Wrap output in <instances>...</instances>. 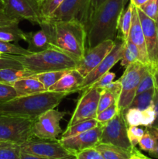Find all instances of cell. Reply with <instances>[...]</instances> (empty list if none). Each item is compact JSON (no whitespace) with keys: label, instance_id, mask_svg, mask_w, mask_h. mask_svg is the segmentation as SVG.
I'll return each instance as SVG.
<instances>
[{"label":"cell","instance_id":"6da1fadb","mask_svg":"<svg viewBox=\"0 0 158 159\" xmlns=\"http://www.w3.org/2000/svg\"><path fill=\"white\" fill-rule=\"evenodd\" d=\"M68 95V93L45 91L29 96H17L0 104V115L36 120L47 110L55 109Z\"/></svg>","mask_w":158,"mask_h":159},{"label":"cell","instance_id":"7a4b0ae2","mask_svg":"<svg viewBox=\"0 0 158 159\" xmlns=\"http://www.w3.org/2000/svg\"><path fill=\"white\" fill-rule=\"evenodd\" d=\"M47 21L50 29L51 48L59 50L80 61L87 50L85 26L77 20Z\"/></svg>","mask_w":158,"mask_h":159},{"label":"cell","instance_id":"3957f363","mask_svg":"<svg viewBox=\"0 0 158 159\" xmlns=\"http://www.w3.org/2000/svg\"><path fill=\"white\" fill-rule=\"evenodd\" d=\"M125 3V0H106L99 8L87 31V50L105 40H115Z\"/></svg>","mask_w":158,"mask_h":159},{"label":"cell","instance_id":"277c9868","mask_svg":"<svg viewBox=\"0 0 158 159\" xmlns=\"http://www.w3.org/2000/svg\"><path fill=\"white\" fill-rule=\"evenodd\" d=\"M6 55L20 61L23 68L35 74L76 69L79 62L78 59L54 48L26 55Z\"/></svg>","mask_w":158,"mask_h":159},{"label":"cell","instance_id":"5b68a950","mask_svg":"<svg viewBox=\"0 0 158 159\" xmlns=\"http://www.w3.org/2000/svg\"><path fill=\"white\" fill-rule=\"evenodd\" d=\"M35 120L14 116L0 115V141L21 144L34 138Z\"/></svg>","mask_w":158,"mask_h":159},{"label":"cell","instance_id":"8992f818","mask_svg":"<svg viewBox=\"0 0 158 159\" xmlns=\"http://www.w3.org/2000/svg\"><path fill=\"white\" fill-rule=\"evenodd\" d=\"M150 66V65H144L137 61L125 68L123 75L119 79L122 90L116 102L119 111L125 112L130 107L136 96L139 82Z\"/></svg>","mask_w":158,"mask_h":159},{"label":"cell","instance_id":"52a82bcc","mask_svg":"<svg viewBox=\"0 0 158 159\" xmlns=\"http://www.w3.org/2000/svg\"><path fill=\"white\" fill-rule=\"evenodd\" d=\"M128 126L125 120L124 112L118 111L117 114L102 127L100 143L109 144L128 151H133L128 138ZM136 148V147H135Z\"/></svg>","mask_w":158,"mask_h":159},{"label":"cell","instance_id":"ba28073f","mask_svg":"<svg viewBox=\"0 0 158 159\" xmlns=\"http://www.w3.org/2000/svg\"><path fill=\"white\" fill-rule=\"evenodd\" d=\"M21 152L47 158H64L75 155L65 148L59 140H45L33 138L20 145Z\"/></svg>","mask_w":158,"mask_h":159},{"label":"cell","instance_id":"9c48e42d","mask_svg":"<svg viewBox=\"0 0 158 159\" xmlns=\"http://www.w3.org/2000/svg\"><path fill=\"white\" fill-rule=\"evenodd\" d=\"M6 13L18 21L28 20L40 26L44 20L41 12V5L37 0H4Z\"/></svg>","mask_w":158,"mask_h":159},{"label":"cell","instance_id":"30bf717a","mask_svg":"<svg viewBox=\"0 0 158 159\" xmlns=\"http://www.w3.org/2000/svg\"><path fill=\"white\" fill-rule=\"evenodd\" d=\"M117 41H115V45L112 51L108 53V55L102 61L99 65H98L94 69L90 71L85 78L83 82L80 85L75 89L73 93L85 92L90 88L95 82H97L99 78L103 75L110 71V69L121 61L123 55L124 48H125V41L117 37Z\"/></svg>","mask_w":158,"mask_h":159},{"label":"cell","instance_id":"8fae6325","mask_svg":"<svg viewBox=\"0 0 158 159\" xmlns=\"http://www.w3.org/2000/svg\"><path fill=\"white\" fill-rule=\"evenodd\" d=\"M68 114L67 112L58 111L55 109L47 110L34 121L33 134L35 138L45 140H57L62 132L60 120Z\"/></svg>","mask_w":158,"mask_h":159},{"label":"cell","instance_id":"7c38bea8","mask_svg":"<svg viewBox=\"0 0 158 159\" xmlns=\"http://www.w3.org/2000/svg\"><path fill=\"white\" fill-rule=\"evenodd\" d=\"M102 89L91 87L82 93L68 127L77 122L95 118L98 114V105Z\"/></svg>","mask_w":158,"mask_h":159},{"label":"cell","instance_id":"4fadbf2b","mask_svg":"<svg viewBox=\"0 0 158 159\" xmlns=\"http://www.w3.org/2000/svg\"><path fill=\"white\" fill-rule=\"evenodd\" d=\"M103 125L100 124L98 127L83 132L81 134L68 138H60L59 141L62 145L75 155L85 149L94 148L100 143Z\"/></svg>","mask_w":158,"mask_h":159},{"label":"cell","instance_id":"5bb4252c","mask_svg":"<svg viewBox=\"0 0 158 159\" xmlns=\"http://www.w3.org/2000/svg\"><path fill=\"white\" fill-rule=\"evenodd\" d=\"M114 45L115 40H108L88 49L84 57L79 61L76 70L85 78L108 55Z\"/></svg>","mask_w":158,"mask_h":159},{"label":"cell","instance_id":"9a60e30c","mask_svg":"<svg viewBox=\"0 0 158 159\" xmlns=\"http://www.w3.org/2000/svg\"><path fill=\"white\" fill-rule=\"evenodd\" d=\"M136 9L143 32L149 61L152 66H155L158 65V39L156 22L147 16L139 8L136 7Z\"/></svg>","mask_w":158,"mask_h":159},{"label":"cell","instance_id":"2e32d148","mask_svg":"<svg viewBox=\"0 0 158 159\" xmlns=\"http://www.w3.org/2000/svg\"><path fill=\"white\" fill-rule=\"evenodd\" d=\"M89 0H64L52 16L46 20L68 21L77 20L82 23Z\"/></svg>","mask_w":158,"mask_h":159},{"label":"cell","instance_id":"e0dca14e","mask_svg":"<svg viewBox=\"0 0 158 159\" xmlns=\"http://www.w3.org/2000/svg\"><path fill=\"white\" fill-rule=\"evenodd\" d=\"M40 26V30L26 33L25 41L28 43L27 50L32 54L42 52L51 48V34L49 23L46 20Z\"/></svg>","mask_w":158,"mask_h":159},{"label":"cell","instance_id":"ac0fdd59","mask_svg":"<svg viewBox=\"0 0 158 159\" xmlns=\"http://www.w3.org/2000/svg\"><path fill=\"white\" fill-rule=\"evenodd\" d=\"M129 39L136 45L138 51H139V61L144 64V65H150L148 59V55H147V47H146L143 32L140 20H139V16H138L137 9H136V7L135 6L133 7V10L132 25L131 28H130L129 34Z\"/></svg>","mask_w":158,"mask_h":159},{"label":"cell","instance_id":"d6986e66","mask_svg":"<svg viewBox=\"0 0 158 159\" xmlns=\"http://www.w3.org/2000/svg\"><path fill=\"white\" fill-rule=\"evenodd\" d=\"M84 77L76 69L68 70L63 76L53 85L48 91L68 93L71 94L83 82Z\"/></svg>","mask_w":158,"mask_h":159},{"label":"cell","instance_id":"ffe728a7","mask_svg":"<svg viewBox=\"0 0 158 159\" xmlns=\"http://www.w3.org/2000/svg\"><path fill=\"white\" fill-rule=\"evenodd\" d=\"M11 85L15 89L18 96H29L46 91L43 84L33 76L15 81Z\"/></svg>","mask_w":158,"mask_h":159},{"label":"cell","instance_id":"44dd1931","mask_svg":"<svg viewBox=\"0 0 158 159\" xmlns=\"http://www.w3.org/2000/svg\"><path fill=\"white\" fill-rule=\"evenodd\" d=\"M94 148L102 154L105 159H129L133 152L103 143H99Z\"/></svg>","mask_w":158,"mask_h":159},{"label":"cell","instance_id":"7402d4cb","mask_svg":"<svg viewBox=\"0 0 158 159\" xmlns=\"http://www.w3.org/2000/svg\"><path fill=\"white\" fill-rule=\"evenodd\" d=\"M20 21H15L9 24L0 26V40L13 42L20 40H25L26 32L19 27Z\"/></svg>","mask_w":158,"mask_h":159},{"label":"cell","instance_id":"603a6c76","mask_svg":"<svg viewBox=\"0 0 158 159\" xmlns=\"http://www.w3.org/2000/svg\"><path fill=\"white\" fill-rule=\"evenodd\" d=\"M35 73L26 68H3L0 69V83L12 85L15 81L32 77Z\"/></svg>","mask_w":158,"mask_h":159},{"label":"cell","instance_id":"cb8c5ba5","mask_svg":"<svg viewBox=\"0 0 158 159\" xmlns=\"http://www.w3.org/2000/svg\"><path fill=\"white\" fill-rule=\"evenodd\" d=\"M133 7H134V5L130 2L126 9L122 12L119 22H118L117 30H119L118 38L121 39L124 41H125L129 38V34L132 25Z\"/></svg>","mask_w":158,"mask_h":159},{"label":"cell","instance_id":"d4e9b609","mask_svg":"<svg viewBox=\"0 0 158 159\" xmlns=\"http://www.w3.org/2000/svg\"><path fill=\"white\" fill-rule=\"evenodd\" d=\"M100 124H101L98 122L95 118L80 121V122L76 123V124H73L70 127H67L66 130L62 134L61 138H68L75 136V135H77L88 130H91L94 127H98Z\"/></svg>","mask_w":158,"mask_h":159},{"label":"cell","instance_id":"484cf974","mask_svg":"<svg viewBox=\"0 0 158 159\" xmlns=\"http://www.w3.org/2000/svg\"><path fill=\"white\" fill-rule=\"evenodd\" d=\"M155 87L142 93L136 95L129 107L136 108L139 110H143L148 108L153 103V96L155 93Z\"/></svg>","mask_w":158,"mask_h":159},{"label":"cell","instance_id":"4316f807","mask_svg":"<svg viewBox=\"0 0 158 159\" xmlns=\"http://www.w3.org/2000/svg\"><path fill=\"white\" fill-rule=\"evenodd\" d=\"M139 54L137 48L128 38L125 41V48H124L123 55L121 59V65L126 68L130 64L137 61H139Z\"/></svg>","mask_w":158,"mask_h":159},{"label":"cell","instance_id":"83f0119b","mask_svg":"<svg viewBox=\"0 0 158 159\" xmlns=\"http://www.w3.org/2000/svg\"><path fill=\"white\" fill-rule=\"evenodd\" d=\"M67 71H47V72L38 73L34 75L33 77L38 79L40 82L43 85L45 89L48 91L50 88L53 85L56 83L62 76L64 75Z\"/></svg>","mask_w":158,"mask_h":159},{"label":"cell","instance_id":"f1b7e54d","mask_svg":"<svg viewBox=\"0 0 158 159\" xmlns=\"http://www.w3.org/2000/svg\"><path fill=\"white\" fill-rule=\"evenodd\" d=\"M20 145L0 141V159H20Z\"/></svg>","mask_w":158,"mask_h":159},{"label":"cell","instance_id":"f546056e","mask_svg":"<svg viewBox=\"0 0 158 159\" xmlns=\"http://www.w3.org/2000/svg\"><path fill=\"white\" fill-rule=\"evenodd\" d=\"M105 1L106 0H89L88 7H87L86 12L85 14V17H84L83 21H82V24L85 26L86 32L88 31V27L92 22L95 14L97 13L98 10Z\"/></svg>","mask_w":158,"mask_h":159},{"label":"cell","instance_id":"4dcf8cb0","mask_svg":"<svg viewBox=\"0 0 158 159\" xmlns=\"http://www.w3.org/2000/svg\"><path fill=\"white\" fill-rule=\"evenodd\" d=\"M125 122L127 126H143L144 116L143 110H139L136 108L127 109L124 112Z\"/></svg>","mask_w":158,"mask_h":159},{"label":"cell","instance_id":"1f68e13d","mask_svg":"<svg viewBox=\"0 0 158 159\" xmlns=\"http://www.w3.org/2000/svg\"><path fill=\"white\" fill-rule=\"evenodd\" d=\"M0 53L2 54H12V55H26L32 54L27 49L22 48L11 42L0 40Z\"/></svg>","mask_w":158,"mask_h":159},{"label":"cell","instance_id":"d6a6232c","mask_svg":"<svg viewBox=\"0 0 158 159\" xmlns=\"http://www.w3.org/2000/svg\"><path fill=\"white\" fill-rule=\"evenodd\" d=\"M155 87V82L154 77H153V66L150 65V68L147 69L144 75L143 76L139 84L137 90H136V95L142 93L143 92L147 91L152 88Z\"/></svg>","mask_w":158,"mask_h":159},{"label":"cell","instance_id":"836d02e7","mask_svg":"<svg viewBox=\"0 0 158 159\" xmlns=\"http://www.w3.org/2000/svg\"><path fill=\"white\" fill-rule=\"evenodd\" d=\"M64 0H44L41 3V12L45 20H48L60 7Z\"/></svg>","mask_w":158,"mask_h":159},{"label":"cell","instance_id":"e575fe53","mask_svg":"<svg viewBox=\"0 0 158 159\" xmlns=\"http://www.w3.org/2000/svg\"><path fill=\"white\" fill-rule=\"evenodd\" d=\"M115 102H116V99L114 97V96L110 92H108V90L105 89H102L100 98H99V105H98V113L103 111L104 110L109 107L110 106H112Z\"/></svg>","mask_w":158,"mask_h":159},{"label":"cell","instance_id":"d590c367","mask_svg":"<svg viewBox=\"0 0 158 159\" xmlns=\"http://www.w3.org/2000/svg\"><path fill=\"white\" fill-rule=\"evenodd\" d=\"M118 107L116 102L113 103L112 105L110 106L109 107H108L107 109L104 110L103 111L100 112L97 114L95 119L97 120L99 124L104 125L105 124H106L107 122H108L109 120H111L118 113Z\"/></svg>","mask_w":158,"mask_h":159},{"label":"cell","instance_id":"8d00e7d4","mask_svg":"<svg viewBox=\"0 0 158 159\" xmlns=\"http://www.w3.org/2000/svg\"><path fill=\"white\" fill-rule=\"evenodd\" d=\"M139 9L147 16L156 21L158 16V0H147Z\"/></svg>","mask_w":158,"mask_h":159},{"label":"cell","instance_id":"74e56055","mask_svg":"<svg viewBox=\"0 0 158 159\" xmlns=\"http://www.w3.org/2000/svg\"><path fill=\"white\" fill-rule=\"evenodd\" d=\"M144 133H145V130L139 127V126H129L127 134H128V138L130 141V144L133 148L138 145L139 141L143 136Z\"/></svg>","mask_w":158,"mask_h":159},{"label":"cell","instance_id":"f35d334b","mask_svg":"<svg viewBox=\"0 0 158 159\" xmlns=\"http://www.w3.org/2000/svg\"><path fill=\"white\" fill-rule=\"evenodd\" d=\"M16 91L10 85L0 83V104L17 97Z\"/></svg>","mask_w":158,"mask_h":159},{"label":"cell","instance_id":"ab89813d","mask_svg":"<svg viewBox=\"0 0 158 159\" xmlns=\"http://www.w3.org/2000/svg\"><path fill=\"white\" fill-rule=\"evenodd\" d=\"M138 145L139 146V148L141 150L148 152V153L154 148L155 139L147 128H146L145 133H144L143 136L139 141Z\"/></svg>","mask_w":158,"mask_h":159},{"label":"cell","instance_id":"60d3db41","mask_svg":"<svg viewBox=\"0 0 158 159\" xmlns=\"http://www.w3.org/2000/svg\"><path fill=\"white\" fill-rule=\"evenodd\" d=\"M75 157L76 159H105L102 154L95 148L85 149L81 152H77L75 154Z\"/></svg>","mask_w":158,"mask_h":159},{"label":"cell","instance_id":"b9f144b4","mask_svg":"<svg viewBox=\"0 0 158 159\" xmlns=\"http://www.w3.org/2000/svg\"><path fill=\"white\" fill-rule=\"evenodd\" d=\"M3 68H23V67L22 64L15 59L6 54H2V57H0V69Z\"/></svg>","mask_w":158,"mask_h":159},{"label":"cell","instance_id":"7bdbcfd3","mask_svg":"<svg viewBox=\"0 0 158 159\" xmlns=\"http://www.w3.org/2000/svg\"><path fill=\"white\" fill-rule=\"evenodd\" d=\"M115 78H116V75H115L114 72L108 71V72L105 73V75H103L102 77L99 78V80H98L97 82H94L91 87L103 89L104 87L106 86L107 85H108V84L111 83L112 82H113ZM91 87H90V88H91Z\"/></svg>","mask_w":158,"mask_h":159},{"label":"cell","instance_id":"ee69618b","mask_svg":"<svg viewBox=\"0 0 158 159\" xmlns=\"http://www.w3.org/2000/svg\"><path fill=\"white\" fill-rule=\"evenodd\" d=\"M103 89L110 92L114 96V97L116 98V102H117L118 99H119V96H120L121 90H122V85H121V82L119 81V79L117 81H115V82L113 81L111 83H109L106 86L104 87Z\"/></svg>","mask_w":158,"mask_h":159},{"label":"cell","instance_id":"f6af8a7d","mask_svg":"<svg viewBox=\"0 0 158 159\" xmlns=\"http://www.w3.org/2000/svg\"><path fill=\"white\" fill-rule=\"evenodd\" d=\"M147 128L152 134V135H153L155 139V147L151 152H149V155H150V156L153 157V158L158 159V128L157 127H152V126L147 127Z\"/></svg>","mask_w":158,"mask_h":159},{"label":"cell","instance_id":"bcb514c9","mask_svg":"<svg viewBox=\"0 0 158 159\" xmlns=\"http://www.w3.org/2000/svg\"><path fill=\"white\" fill-rule=\"evenodd\" d=\"M15 21H18V20H15L14 19H12V17L8 16L3 9H0V26L1 25L9 24V23H11Z\"/></svg>","mask_w":158,"mask_h":159},{"label":"cell","instance_id":"7dc6e473","mask_svg":"<svg viewBox=\"0 0 158 159\" xmlns=\"http://www.w3.org/2000/svg\"><path fill=\"white\" fill-rule=\"evenodd\" d=\"M156 88V87H155ZM153 104H154L155 110H156V120H155L154 123L153 124L152 127H157L158 128V89H155L154 96H153Z\"/></svg>","mask_w":158,"mask_h":159},{"label":"cell","instance_id":"c3c4849f","mask_svg":"<svg viewBox=\"0 0 158 159\" xmlns=\"http://www.w3.org/2000/svg\"><path fill=\"white\" fill-rule=\"evenodd\" d=\"M20 159H76V157L75 155H73V156L68 157V158H42V157L35 156V155H28V154L21 152V155H20Z\"/></svg>","mask_w":158,"mask_h":159},{"label":"cell","instance_id":"681fc988","mask_svg":"<svg viewBox=\"0 0 158 159\" xmlns=\"http://www.w3.org/2000/svg\"><path fill=\"white\" fill-rule=\"evenodd\" d=\"M129 159H150L149 158H147V156H145L144 155H143L139 150H138L136 148H135L133 149V152L132 153L131 157H130Z\"/></svg>","mask_w":158,"mask_h":159},{"label":"cell","instance_id":"f907efd6","mask_svg":"<svg viewBox=\"0 0 158 159\" xmlns=\"http://www.w3.org/2000/svg\"><path fill=\"white\" fill-rule=\"evenodd\" d=\"M153 77H154L155 82V87L158 89V68L155 65L153 66Z\"/></svg>","mask_w":158,"mask_h":159},{"label":"cell","instance_id":"816d5d0a","mask_svg":"<svg viewBox=\"0 0 158 159\" xmlns=\"http://www.w3.org/2000/svg\"><path fill=\"white\" fill-rule=\"evenodd\" d=\"M147 1V0H130V2L133 3L136 7L139 8L142 5H143Z\"/></svg>","mask_w":158,"mask_h":159},{"label":"cell","instance_id":"f5cc1de1","mask_svg":"<svg viewBox=\"0 0 158 159\" xmlns=\"http://www.w3.org/2000/svg\"><path fill=\"white\" fill-rule=\"evenodd\" d=\"M37 1H38V2H40V5H41V3H42V2H43V1H44V0H37Z\"/></svg>","mask_w":158,"mask_h":159},{"label":"cell","instance_id":"db71d44e","mask_svg":"<svg viewBox=\"0 0 158 159\" xmlns=\"http://www.w3.org/2000/svg\"><path fill=\"white\" fill-rule=\"evenodd\" d=\"M156 24H158V16H157V18H156Z\"/></svg>","mask_w":158,"mask_h":159},{"label":"cell","instance_id":"11a10c76","mask_svg":"<svg viewBox=\"0 0 158 159\" xmlns=\"http://www.w3.org/2000/svg\"><path fill=\"white\" fill-rule=\"evenodd\" d=\"M156 26H157V39H158V24H156Z\"/></svg>","mask_w":158,"mask_h":159},{"label":"cell","instance_id":"9f6ffc18","mask_svg":"<svg viewBox=\"0 0 158 159\" xmlns=\"http://www.w3.org/2000/svg\"><path fill=\"white\" fill-rule=\"evenodd\" d=\"M0 57H2V54H1V53H0Z\"/></svg>","mask_w":158,"mask_h":159},{"label":"cell","instance_id":"6f0895ef","mask_svg":"<svg viewBox=\"0 0 158 159\" xmlns=\"http://www.w3.org/2000/svg\"><path fill=\"white\" fill-rule=\"evenodd\" d=\"M156 67H157V68H158V65H156Z\"/></svg>","mask_w":158,"mask_h":159},{"label":"cell","instance_id":"680465c9","mask_svg":"<svg viewBox=\"0 0 158 159\" xmlns=\"http://www.w3.org/2000/svg\"></svg>","mask_w":158,"mask_h":159}]
</instances>
